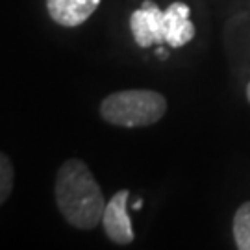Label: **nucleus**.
I'll use <instances>...</instances> for the list:
<instances>
[{
	"label": "nucleus",
	"mask_w": 250,
	"mask_h": 250,
	"mask_svg": "<svg viewBox=\"0 0 250 250\" xmlns=\"http://www.w3.org/2000/svg\"><path fill=\"white\" fill-rule=\"evenodd\" d=\"M130 28L141 48L161 45L165 43V11H161L156 2L145 0L141 8L130 15Z\"/></svg>",
	"instance_id": "3"
},
{
	"label": "nucleus",
	"mask_w": 250,
	"mask_h": 250,
	"mask_svg": "<svg viewBox=\"0 0 250 250\" xmlns=\"http://www.w3.org/2000/svg\"><path fill=\"white\" fill-rule=\"evenodd\" d=\"M247 99H249V102H250V83L247 85Z\"/></svg>",
	"instance_id": "11"
},
{
	"label": "nucleus",
	"mask_w": 250,
	"mask_h": 250,
	"mask_svg": "<svg viewBox=\"0 0 250 250\" xmlns=\"http://www.w3.org/2000/svg\"><path fill=\"white\" fill-rule=\"evenodd\" d=\"M54 195L63 219L74 228L93 230L102 223L107 202L85 161L72 158L63 163L56 174Z\"/></svg>",
	"instance_id": "1"
},
{
	"label": "nucleus",
	"mask_w": 250,
	"mask_h": 250,
	"mask_svg": "<svg viewBox=\"0 0 250 250\" xmlns=\"http://www.w3.org/2000/svg\"><path fill=\"white\" fill-rule=\"evenodd\" d=\"M189 6L184 2H172L165 9V43L170 48L188 45L197 34L195 24L189 21Z\"/></svg>",
	"instance_id": "5"
},
{
	"label": "nucleus",
	"mask_w": 250,
	"mask_h": 250,
	"mask_svg": "<svg viewBox=\"0 0 250 250\" xmlns=\"http://www.w3.org/2000/svg\"><path fill=\"white\" fill-rule=\"evenodd\" d=\"M13 188V165L6 154L0 156V202H6Z\"/></svg>",
	"instance_id": "8"
},
{
	"label": "nucleus",
	"mask_w": 250,
	"mask_h": 250,
	"mask_svg": "<svg viewBox=\"0 0 250 250\" xmlns=\"http://www.w3.org/2000/svg\"><path fill=\"white\" fill-rule=\"evenodd\" d=\"M156 54H158V58H160V60H167V58H169V52H167L165 48H161V46L156 48Z\"/></svg>",
	"instance_id": "9"
},
{
	"label": "nucleus",
	"mask_w": 250,
	"mask_h": 250,
	"mask_svg": "<svg viewBox=\"0 0 250 250\" xmlns=\"http://www.w3.org/2000/svg\"><path fill=\"white\" fill-rule=\"evenodd\" d=\"M233 239L239 250H250V200L239 206L233 217Z\"/></svg>",
	"instance_id": "7"
},
{
	"label": "nucleus",
	"mask_w": 250,
	"mask_h": 250,
	"mask_svg": "<svg viewBox=\"0 0 250 250\" xmlns=\"http://www.w3.org/2000/svg\"><path fill=\"white\" fill-rule=\"evenodd\" d=\"M167 111V100L158 91L126 89L107 95L100 104V115L107 125L137 128L156 125Z\"/></svg>",
	"instance_id": "2"
},
{
	"label": "nucleus",
	"mask_w": 250,
	"mask_h": 250,
	"mask_svg": "<svg viewBox=\"0 0 250 250\" xmlns=\"http://www.w3.org/2000/svg\"><path fill=\"white\" fill-rule=\"evenodd\" d=\"M132 208H134V209H141V208H143V200H137V202H135Z\"/></svg>",
	"instance_id": "10"
},
{
	"label": "nucleus",
	"mask_w": 250,
	"mask_h": 250,
	"mask_svg": "<svg viewBox=\"0 0 250 250\" xmlns=\"http://www.w3.org/2000/svg\"><path fill=\"white\" fill-rule=\"evenodd\" d=\"M128 198H130V191L128 189H121L117 191L113 197L107 200L104 215H102V226L106 235L117 245H128L134 241V228H132V221L128 215Z\"/></svg>",
	"instance_id": "4"
},
{
	"label": "nucleus",
	"mask_w": 250,
	"mask_h": 250,
	"mask_svg": "<svg viewBox=\"0 0 250 250\" xmlns=\"http://www.w3.org/2000/svg\"><path fill=\"white\" fill-rule=\"evenodd\" d=\"M100 0H46V9L54 22L62 26H80L97 11Z\"/></svg>",
	"instance_id": "6"
}]
</instances>
